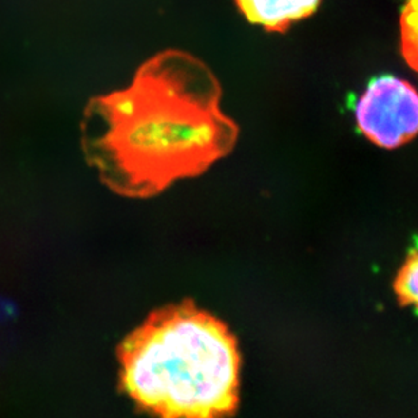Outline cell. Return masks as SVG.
Segmentation results:
<instances>
[{"label": "cell", "instance_id": "cell-1", "mask_svg": "<svg viewBox=\"0 0 418 418\" xmlns=\"http://www.w3.org/2000/svg\"><path fill=\"white\" fill-rule=\"evenodd\" d=\"M222 87L206 62L179 49L145 61L132 84L94 97L83 148L102 182L128 198H151L205 173L230 153L240 128L221 109Z\"/></svg>", "mask_w": 418, "mask_h": 418}, {"label": "cell", "instance_id": "cell-2", "mask_svg": "<svg viewBox=\"0 0 418 418\" xmlns=\"http://www.w3.org/2000/svg\"><path fill=\"white\" fill-rule=\"evenodd\" d=\"M118 360L122 388L158 418H226L238 405L236 339L191 301L152 313L123 340Z\"/></svg>", "mask_w": 418, "mask_h": 418}, {"label": "cell", "instance_id": "cell-3", "mask_svg": "<svg viewBox=\"0 0 418 418\" xmlns=\"http://www.w3.org/2000/svg\"><path fill=\"white\" fill-rule=\"evenodd\" d=\"M359 130L375 145L397 149L418 130V95L407 80L382 75L371 80L355 104Z\"/></svg>", "mask_w": 418, "mask_h": 418}, {"label": "cell", "instance_id": "cell-4", "mask_svg": "<svg viewBox=\"0 0 418 418\" xmlns=\"http://www.w3.org/2000/svg\"><path fill=\"white\" fill-rule=\"evenodd\" d=\"M245 19L271 33H285L311 17L321 0H234Z\"/></svg>", "mask_w": 418, "mask_h": 418}, {"label": "cell", "instance_id": "cell-5", "mask_svg": "<svg viewBox=\"0 0 418 418\" xmlns=\"http://www.w3.org/2000/svg\"><path fill=\"white\" fill-rule=\"evenodd\" d=\"M417 0H407L399 17L400 53L413 71H417Z\"/></svg>", "mask_w": 418, "mask_h": 418}, {"label": "cell", "instance_id": "cell-6", "mask_svg": "<svg viewBox=\"0 0 418 418\" xmlns=\"http://www.w3.org/2000/svg\"><path fill=\"white\" fill-rule=\"evenodd\" d=\"M417 273L418 256L416 250H412L394 282L395 294L405 306H414L417 303Z\"/></svg>", "mask_w": 418, "mask_h": 418}]
</instances>
